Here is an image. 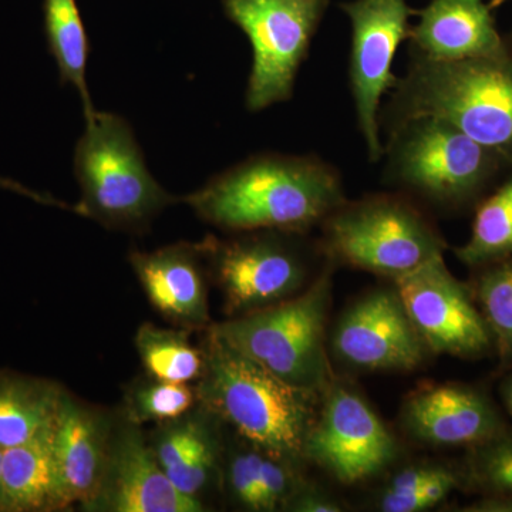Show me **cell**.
<instances>
[{"mask_svg": "<svg viewBox=\"0 0 512 512\" xmlns=\"http://www.w3.org/2000/svg\"><path fill=\"white\" fill-rule=\"evenodd\" d=\"M184 201L202 221L224 231L303 234L322 224L346 197L338 171L318 157L258 154Z\"/></svg>", "mask_w": 512, "mask_h": 512, "instance_id": "obj_1", "label": "cell"}, {"mask_svg": "<svg viewBox=\"0 0 512 512\" xmlns=\"http://www.w3.org/2000/svg\"><path fill=\"white\" fill-rule=\"evenodd\" d=\"M197 397L256 448L281 460H303L318 417V393L299 389L208 333Z\"/></svg>", "mask_w": 512, "mask_h": 512, "instance_id": "obj_2", "label": "cell"}, {"mask_svg": "<svg viewBox=\"0 0 512 512\" xmlns=\"http://www.w3.org/2000/svg\"><path fill=\"white\" fill-rule=\"evenodd\" d=\"M389 104L390 126L436 117L512 167V47L500 57L437 62L413 52Z\"/></svg>", "mask_w": 512, "mask_h": 512, "instance_id": "obj_3", "label": "cell"}, {"mask_svg": "<svg viewBox=\"0 0 512 512\" xmlns=\"http://www.w3.org/2000/svg\"><path fill=\"white\" fill-rule=\"evenodd\" d=\"M82 190L79 214L110 228L143 229L178 201L147 168L133 128L114 113L96 111L74 150Z\"/></svg>", "mask_w": 512, "mask_h": 512, "instance_id": "obj_4", "label": "cell"}, {"mask_svg": "<svg viewBox=\"0 0 512 512\" xmlns=\"http://www.w3.org/2000/svg\"><path fill=\"white\" fill-rule=\"evenodd\" d=\"M332 275L284 302L214 325L212 333L299 389L325 393L333 382L326 352Z\"/></svg>", "mask_w": 512, "mask_h": 512, "instance_id": "obj_5", "label": "cell"}, {"mask_svg": "<svg viewBox=\"0 0 512 512\" xmlns=\"http://www.w3.org/2000/svg\"><path fill=\"white\" fill-rule=\"evenodd\" d=\"M389 128L387 178L440 207L470 204L507 165L494 151L436 117H414Z\"/></svg>", "mask_w": 512, "mask_h": 512, "instance_id": "obj_6", "label": "cell"}, {"mask_svg": "<svg viewBox=\"0 0 512 512\" xmlns=\"http://www.w3.org/2000/svg\"><path fill=\"white\" fill-rule=\"evenodd\" d=\"M322 225L323 251L330 259L393 279L441 254L446 245L417 208L393 195L345 201Z\"/></svg>", "mask_w": 512, "mask_h": 512, "instance_id": "obj_7", "label": "cell"}, {"mask_svg": "<svg viewBox=\"0 0 512 512\" xmlns=\"http://www.w3.org/2000/svg\"><path fill=\"white\" fill-rule=\"evenodd\" d=\"M329 0H222L225 16L252 46L247 107L261 111L293 96Z\"/></svg>", "mask_w": 512, "mask_h": 512, "instance_id": "obj_8", "label": "cell"}, {"mask_svg": "<svg viewBox=\"0 0 512 512\" xmlns=\"http://www.w3.org/2000/svg\"><path fill=\"white\" fill-rule=\"evenodd\" d=\"M407 315L430 352L477 359L494 350L493 335L467 286L443 252L394 279Z\"/></svg>", "mask_w": 512, "mask_h": 512, "instance_id": "obj_9", "label": "cell"}, {"mask_svg": "<svg viewBox=\"0 0 512 512\" xmlns=\"http://www.w3.org/2000/svg\"><path fill=\"white\" fill-rule=\"evenodd\" d=\"M352 25L349 79L357 124L370 161L384 154L380 140L379 109L382 97L396 87L393 60L400 43L409 37L406 0H352L342 3Z\"/></svg>", "mask_w": 512, "mask_h": 512, "instance_id": "obj_10", "label": "cell"}, {"mask_svg": "<svg viewBox=\"0 0 512 512\" xmlns=\"http://www.w3.org/2000/svg\"><path fill=\"white\" fill-rule=\"evenodd\" d=\"M396 454V441L369 403L345 384L330 383L303 458L340 483L355 485L380 473Z\"/></svg>", "mask_w": 512, "mask_h": 512, "instance_id": "obj_11", "label": "cell"}, {"mask_svg": "<svg viewBox=\"0 0 512 512\" xmlns=\"http://www.w3.org/2000/svg\"><path fill=\"white\" fill-rule=\"evenodd\" d=\"M255 234L201 244L210 256L229 315H247L292 298L305 286L308 264L295 242Z\"/></svg>", "mask_w": 512, "mask_h": 512, "instance_id": "obj_12", "label": "cell"}, {"mask_svg": "<svg viewBox=\"0 0 512 512\" xmlns=\"http://www.w3.org/2000/svg\"><path fill=\"white\" fill-rule=\"evenodd\" d=\"M332 346L340 362L373 372H410L429 352L396 289H376L350 306L336 325Z\"/></svg>", "mask_w": 512, "mask_h": 512, "instance_id": "obj_13", "label": "cell"}, {"mask_svg": "<svg viewBox=\"0 0 512 512\" xmlns=\"http://www.w3.org/2000/svg\"><path fill=\"white\" fill-rule=\"evenodd\" d=\"M87 510L110 512H201L198 498L171 483L140 426L127 419L111 429L109 456L99 493Z\"/></svg>", "mask_w": 512, "mask_h": 512, "instance_id": "obj_14", "label": "cell"}, {"mask_svg": "<svg viewBox=\"0 0 512 512\" xmlns=\"http://www.w3.org/2000/svg\"><path fill=\"white\" fill-rule=\"evenodd\" d=\"M407 431L431 446L473 447L507 429L493 400L464 384L420 389L404 403Z\"/></svg>", "mask_w": 512, "mask_h": 512, "instance_id": "obj_15", "label": "cell"}, {"mask_svg": "<svg viewBox=\"0 0 512 512\" xmlns=\"http://www.w3.org/2000/svg\"><path fill=\"white\" fill-rule=\"evenodd\" d=\"M491 9L484 0H431L410 28L413 52L437 62L507 55L511 47L498 33Z\"/></svg>", "mask_w": 512, "mask_h": 512, "instance_id": "obj_16", "label": "cell"}, {"mask_svg": "<svg viewBox=\"0 0 512 512\" xmlns=\"http://www.w3.org/2000/svg\"><path fill=\"white\" fill-rule=\"evenodd\" d=\"M111 429L94 413L63 394L55 426V457L64 508L80 504L87 508L99 493Z\"/></svg>", "mask_w": 512, "mask_h": 512, "instance_id": "obj_17", "label": "cell"}, {"mask_svg": "<svg viewBox=\"0 0 512 512\" xmlns=\"http://www.w3.org/2000/svg\"><path fill=\"white\" fill-rule=\"evenodd\" d=\"M200 255V245L188 244L130 254L134 272L154 308L165 318L190 328L210 322Z\"/></svg>", "mask_w": 512, "mask_h": 512, "instance_id": "obj_18", "label": "cell"}, {"mask_svg": "<svg viewBox=\"0 0 512 512\" xmlns=\"http://www.w3.org/2000/svg\"><path fill=\"white\" fill-rule=\"evenodd\" d=\"M55 423L19 446L5 448L0 512L64 508L55 457Z\"/></svg>", "mask_w": 512, "mask_h": 512, "instance_id": "obj_19", "label": "cell"}, {"mask_svg": "<svg viewBox=\"0 0 512 512\" xmlns=\"http://www.w3.org/2000/svg\"><path fill=\"white\" fill-rule=\"evenodd\" d=\"M63 394L46 380L0 375V447L19 446L52 426Z\"/></svg>", "mask_w": 512, "mask_h": 512, "instance_id": "obj_20", "label": "cell"}, {"mask_svg": "<svg viewBox=\"0 0 512 512\" xmlns=\"http://www.w3.org/2000/svg\"><path fill=\"white\" fill-rule=\"evenodd\" d=\"M45 33L49 52L55 57L60 82L72 84L82 100L84 119L96 114L87 87V62H89V36L76 0H45Z\"/></svg>", "mask_w": 512, "mask_h": 512, "instance_id": "obj_21", "label": "cell"}, {"mask_svg": "<svg viewBox=\"0 0 512 512\" xmlns=\"http://www.w3.org/2000/svg\"><path fill=\"white\" fill-rule=\"evenodd\" d=\"M136 348L148 375L163 382L190 383L200 379L205 352L195 348L183 330L144 323L137 330Z\"/></svg>", "mask_w": 512, "mask_h": 512, "instance_id": "obj_22", "label": "cell"}, {"mask_svg": "<svg viewBox=\"0 0 512 512\" xmlns=\"http://www.w3.org/2000/svg\"><path fill=\"white\" fill-rule=\"evenodd\" d=\"M454 252L471 268L512 256V174L478 207L470 239Z\"/></svg>", "mask_w": 512, "mask_h": 512, "instance_id": "obj_23", "label": "cell"}, {"mask_svg": "<svg viewBox=\"0 0 512 512\" xmlns=\"http://www.w3.org/2000/svg\"><path fill=\"white\" fill-rule=\"evenodd\" d=\"M474 295L494 340L498 370L512 367V256L480 266Z\"/></svg>", "mask_w": 512, "mask_h": 512, "instance_id": "obj_24", "label": "cell"}, {"mask_svg": "<svg viewBox=\"0 0 512 512\" xmlns=\"http://www.w3.org/2000/svg\"><path fill=\"white\" fill-rule=\"evenodd\" d=\"M464 484L483 495L512 498V430L510 427L484 443L470 447Z\"/></svg>", "mask_w": 512, "mask_h": 512, "instance_id": "obj_25", "label": "cell"}, {"mask_svg": "<svg viewBox=\"0 0 512 512\" xmlns=\"http://www.w3.org/2000/svg\"><path fill=\"white\" fill-rule=\"evenodd\" d=\"M195 402V393L187 383L153 382L140 384L127 400V419L141 424L148 421H173L190 412Z\"/></svg>", "mask_w": 512, "mask_h": 512, "instance_id": "obj_26", "label": "cell"}, {"mask_svg": "<svg viewBox=\"0 0 512 512\" xmlns=\"http://www.w3.org/2000/svg\"><path fill=\"white\" fill-rule=\"evenodd\" d=\"M170 426L158 434L153 451L164 471L177 466L178 463L194 453L205 443L211 441L210 433L200 420H173Z\"/></svg>", "mask_w": 512, "mask_h": 512, "instance_id": "obj_27", "label": "cell"}, {"mask_svg": "<svg viewBox=\"0 0 512 512\" xmlns=\"http://www.w3.org/2000/svg\"><path fill=\"white\" fill-rule=\"evenodd\" d=\"M292 463L281 460L262 451L259 464V491H261L262 511H274L293 497L301 488L291 470Z\"/></svg>", "mask_w": 512, "mask_h": 512, "instance_id": "obj_28", "label": "cell"}, {"mask_svg": "<svg viewBox=\"0 0 512 512\" xmlns=\"http://www.w3.org/2000/svg\"><path fill=\"white\" fill-rule=\"evenodd\" d=\"M214 466L215 448L211 440L184 458L177 466L165 471V474L180 493L197 498L202 488L210 481Z\"/></svg>", "mask_w": 512, "mask_h": 512, "instance_id": "obj_29", "label": "cell"}, {"mask_svg": "<svg viewBox=\"0 0 512 512\" xmlns=\"http://www.w3.org/2000/svg\"><path fill=\"white\" fill-rule=\"evenodd\" d=\"M262 453L245 451L231 460L229 466V487L239 504L251 511H262L259 491V464Z\"/></svg>", "mask_w": 512, "mask_h": 512, "instance_id": "obj_30", "label": "cell"}, {"mask_svg": "<svg viewBox=\"0 0 512 512\" xmlns=\"http://www.w3.org/2000/svg\"><path fill=\"white\" fill-rule=\"evenodd\" d=\"M446 471V467L440 466H414L400 471L390 481L389 487L384 494H412L423 490L430 481L436 480L437 477Z\"/></svg>", "mask_w": 512, "mask_h": 512, "instance_id": "obj_31", "label": "cell"}, {"mask_svg": "<svg viewBox=\"0 0 512 512\" xmlns=\"http://www.w3.org/2000/svg\"><path fill=\"white\" fill-rule=\"evenodd\" d=\"M289 510L299 512H339L342 507L328 495L319 491L302 490V487L293 494L291 500L285 504Z\"/></svg>", "mask_w": 512, "mask_h": 512, "instance_id": "obj_32", "label": "cell"}, {"mask_svg": "<svg viewBox=\"0 0 512 512\" xmlns=\"http://www.w3.org/2000/svg\"><path fill=\"white\" fill-rule=\"evenodd\" d=\"M466 511L478 512H512V498L484 495L477 503L468 505Z\"/></svg>", "mask_w": 512, "mask_h": 512, "instance_id": "obj_33", "label": "cell"}, {"mask_svg": "<svg viewBox=\"0 0 512 512\" xmlns=\"http://www.w3.org/2000/svg\"><path fill=\"white\" fill-rule=\"evenodd\" d=\"M0 188L18 192V194L32 198L33 201L40 202V204L57 205V207L67 208V210H69V205L63 204V202L57 201L55 198L49 197V195H43L39 194V192L29 190V188L23 187V185L15 183V181L6 180V178L0 177Z\"/></svg>", "mask_w": 512, "mask_h": 512, "instance_id": "obj_34", "label": "cell"}, {"mask_svg": "<svg viewBox=\"0 0 512 512\" xmlns=\"http://www.w3.org/2000/svg\"><path fill=\"white\" fill-rule=\"evenodd\" d=\"M503 397L505 406H507L508 412H510L512 416V376L504 383Z\"/></svg>", "mask_w": 512, "mask_h": 512, "instance_id": "obj_35", "label": "cell"}, {"mask_svg": "<svg viewBox=\"0 0 512 512\" xmlns=\"http://www.w3.org/2000/svg\"><path fill=\"white\" fill-rule=\"evenodd\" d=\"M3 448L0 447V505H2V466H3Z\"/></svg>", "mask_w": 512, "mask_h": 512, "instance_id": "obj_36", "label": "cell"}, {"mask_svg": "<svg viewBox=\"0 0 512 512\" xmlns=\"http://www.w3.org/2000/svg\"><path fill=\"white\" fill-rule=\"evenodd\" d=\"M505 0H494L493 3H491V8H494V6H498V5H501V3H504Z\"/></svg>", "mask_w": 512, "mask_h": 512, "instance_id": "obj_37", "label": "cell"}]
</instances>
